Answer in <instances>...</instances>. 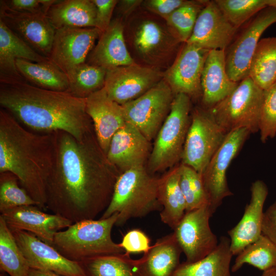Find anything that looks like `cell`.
Instances as JSON below:
<instances>
[{
  "label": "cell",
  "instance_id": "1",
  "mask_svg": "<svg viewBox=\"0 0 276 276\" xmlns=\"http://www.w3.org/2000/svg\"><path fill=\"white\" fill-rule=\"evenodd\" d=\"M54 133L56 154L46 183V209L73 223L95 219L109 204L121 173L94 131L81 141L64 131Z\"/></svg>",
  "mask_w": 276,
  "mask_h": 276
},
{
  "label": "cell",
  "instance_id": "2",
  "mask_svg": "<svg viewBox=\"0 0 276 276\" xmlns=\"http://www.w3.org/2000/svg\"><path fill=\"white\" fill-rule=\"evenodd\" d=\"M0 105L35 132L62 131L81 141L94 131L86 99L67 91L42 89L26 81L0 83Z\"/></svg>",
  "mask_w": 276,
  "mask_h": 276
},
{
  "label": "cell",
  "instance_id": "3",
  "mask_svg": "<svg viewBox=\"0 0 276 276\" xmlns=\"http://www.w3.org/2000/svg\"><path fill=\"white\" fill-rule=\"evenodd\" d=\"M56 154L55 133H40L21 125L0 109V173L10 172L20 186L46 210L45 188Z\"/></svg>",
  "mask_w": 276,
  "mask_h": 276
},
{
  "label": "cell",
  "instance_id": "4",
  "mask_svg": "<svg viewBox=\"0 0 276 276\" xmlns=\"http://www.w3.org/2000/svg\"><path fill=\"white\" fill-rule=\"evenodd\" d=\"M159 178L150 173L145 166L122 173L116 182L110 203L100 219L118 213L115 225L122 226L130 219L161 211L158 198Z\"/></svg>",
  "mask_w": 276,
  "mask_h": 276
},
{
  "label": "cell",
  "instance_id": "5",
  "mask_svg": "<svg viewBox=\"0 0 276 276\" xmlns=\"http://www.w3.org/2000/svg\"><path fill=\"white\" fill-rule=\"evenodd\" d=\"M118 213L99 220L87 219L72 224L57 232L52 246L67 259L81 262L87 259L125 252L111 238Z\"/></svg>",
  "mask_w": 276,
  "mask_h": 276
},
{
  "label": "cell",
  "instance_id": "6",
  "mask_svg": "<svg viewBox=\"0 0 276 276\" xmlns=\"http://www.w3.org/2000/svg\"><path fill=\"white\" fill-rule=\"evenodd\" d=\"M190 97L174 96L170 111L158 131L147 162L151 174L171 169L181 160L190 126Z\"/></svg>",
  "mask_w": 276,
  "mask_h": 276
},
{
  "label": "cell",
  "instance_id": "7",
  "mask_svg": "<svg viewBox=\"0 0 276 276\" xmlns=\"http://www.w3.org/2000/svg\"><path fill=\"white\" fill-rule=\"evenodd\" d=\"M263 98V90L248 76L228 96L209 109L227 133L246 128L254 133L259 131Z\"/></svg>",
  "mask_w": 276,
  "mask_h": 276
},
{
  "label": "cell",
  "instance_id": "8",
  "mask_svg": "<svg viewBox=\"0 0 276 276\" xmlns=\"http://www.w3.org/2000/svg\"><path fill=\"white\" fill-rule=\"evenodd\" d=\"M227 133L216 122L209 109H195L191 119L181 163L202 175Z\"/></svg>",
  "mask_w": 276,
  "mask_h": 276
},
{
  "label": "cell",
  "instance_id": "9",
  "mask_svg": "<svg viewBox=\"0 0 276 276\" xmlns=\"http://www.w3.org/2000/svg\"><path fill=\"white\" fill-rule=\"evenodd\" d=\"M174 96L163 79L140 97L122 105L126 122L151 142L169 113Z\"/></svg>",
  "mask_w": 276,
  "mask_h": 276
},
{
  "label": "cell",
  "instance_id": "10",
  "mask_svg": "<svg viewBox=\"0 0 276 276\" xmlns=\"http://www.w3.org/2000/svg\"><path fill=\"white\" fill-rule=\"evenodd\" d=\"M250 133L246 128L229 132L201 175L213 214L225 198L233 195L228 186L226 171Z\"/></svg>",
  "mask_w": 276,
  "mask_h": 276
},
{
  "label": "cell",
  "instance_id": "11",
  "mask_svg": "<svg viewBox=\"0 0 276 276\" xmlns=\"http://www.w3.org/2000/svg\"><path fill=\"white\" fill-rule=\"evenodd\" d=\"M276 22V9L267 7L252 19L227 48L226 68L230 79L237 83L248 76L250 63L263 32Z\"/></svg>",
  "mask_w": 276,
  "mask_h": 276
},
{
  "label": "cell",
  "instance_id": "12",
  "mask_svg": "<svg viewBox=\"0 0 276 276\" xmlns=\"http://www.w3.org/2000/svg\"><path fill=\"white\" fill-rule=\"evenodd\" d=\"M101 35L97 28H63L55 30L49 59L69 81L87 57Z\"/></svg>",
  "mask_w": 276,
  "mask_h": 276
},
{
  "label": "cell",
  "instance_id": "13",
  "mask_svg": "<svg viewBox=\"0 0 276 276\" xmlns=\"http://www.w3.org/2000/svg\"><path fill=\"white\" fill-rule=\"evenodd\" d=\"M213 215L209 205L186 212L174 230L186 262L200 260L217 246V237L212 231L209 223Z\"/></svg>",
  "mask_w": 276,
  "mask_h": 276
},
{
  "label": "cell",
  "instance_id": "14",
  "mask_svg": "<svg viewBox=\"0 0 276 276\" xmlns=\"http://www.w3.org/2000/svg\"><path fill=\"white\" fill-rule=\"evenodd\" d=\"M163 79V73L136 63L107 70L104 89L122 105L142 96Z\"/></svg>",
  "mask_w": 276,
  "mask_h": 276
},
{
  "label": "cell",
  "instance_id": "15",
  "mask_svg": "<svg viewBox=\"0 0 276 276\" xmlns=\"http://www.w3.org/2000/svg\"><path fill=\"white\" fill-rule=\"evenodd\" d=\"M0 19L36 52L49 58L56 30L47 14L19 12L0 4Z\"/></svg>",
  "mask_w": 276,
  "mask_h": 276
},
{
  "label": "cell",
  "instance_id": "16",
  "mask_svg": "<svg viewBox=\"0 0 276 276\" xmlns=\"http://www.w3.org/2000/svg\"><path fill=\"white\" fill-rule=\"evenodd\" d=\"M11 231L30 268L49 270L62 276H87L80 262L67 259L34 234Z\"/></svg>",
  "mask_w": 276,
  "mask_h": 276
},
{
  "label": "cell",
  "instance_id": "17",
  "mask_svg": "<svg viewBox=\"0 0 276 276\" xmlns=\"http://www.w3.org/2000/svg\"><path fill=\"white\" fill-rule=\"evenodd\" d=\"M209 51L185 43L174 63L163 73L174 95L184 94L190 97L201 91V78Z\"/></svg>",
  "mask_w": 276,
  "mask_h": 276
},
{
  "label": "cell",
  "instance_id": "18",
  "mask_svg": "<svg viewBox=\"0 0 276 276\" xmlns=\"http://www.w3.org/2000/svg\"><path fill=\"white\" fill-rule=\"evenodd\" d=\"M237 29L226 18L215 1H209L200 12L192 34L186 43L208 50L225 49Z\"/></svg>",
  "mask_w": 276,
  "mask_h": 276
},
{
  "label": "cell",
  "instance_id": "19",
  "mask_svg": "<svg viewBox=\"0 0 276 276\" xmlns=\"http://www.w3.org/2000/svg\"><path fill=\"white\" fill-rule=\"evenodd\" d=\"M41 210L36 205H25L6 210L1 215L11 230L31 233L52 246L55 234L73 223L60 216Z\"/></svg>",
  "mask_w": 276,
  "mask_h": 276
},
{
  "label": "cell",
  "instance_id": "20",
  "mask_svg": "<svg viewBox=\"0 0 276 276\" xmlns=\"http://www.w3.org/2000/svg\"><path fill=\"white\" fill-rule=\"evenodd\" d=\"M150 142L133 125L126 122L112 136L106 156L121 174L144 167L150 154Z\"/></svg>",
  "mask_w": 276,
  "mask_h": 276
},
{
  "label": "cell",
  "instance_id": "21",
  "mask_svg": "<svg viewBox=\"0 0 276 276\" xmlns=\"http://www.w3.org/2000/svg\"><path fill=\"white\" fill-rule=\"evenodd\" d=\"M250 191V200L245 208L242 218L228 232L233 256L238 255L262 234L263 206L268 195V189L263 181L257 180L252 183Z\"/></svg>",
  "mask_w": 276,
  "mask_h": 276
},
{
  "label": "cell",
  "instance_id": "22",
  "mask_svg": "<svg viewBox=\"0 0 276 276\" xmlns=\"http://www.w3.org/2000/svg\"><path fill=\"white\" fill-rule=\"evenodd\" d=\"M86 110L106 155L112 136L126 122L122 105L111 100L103 88L86 98Z\"/></svg>",
  "mask_w": 276,
  "mask_h": 276
},
{
  "label": "cell",
  "instance_id": "23",
  "mask_svg": "<svg viewBox=\"0 0 276 276\" xmlns=\"http://www.w3.org/2000/svg\"><path fill=\"white\" fill-rule=\"evenodd\" d=\"M98 39L87 57V63L106 70L136 63L127 50L124 27L120 19L112 20Z\"/></svg>",
  "mask_w": 276,
  "mask_h": 276
},
{
  "label": "cell",
  "instance_id": "24",
  "mask_svg": "<svg viewBox=\"0 0 276 276\" xmlns=\"http://www.w3.org/2000/svg\"><path fill=\"white\" fill-rule=\"evenodd\" d=\"M16 59L34 62L49 60L16 35L0 19V83L26 81L17 68Z\"/></svg>",
  "mask_w": 276,
  "mask_h": 276
},
{
  "label": "cell",
  "instance_id": "25",
  "mask_svg": "<svg viewBox=\"0 0 276 276\" xmlns=\"http://www.w3.org/2000/svg\"><path fill=\"white\" fill-rule=\"evenodd\" d=\"M238 83L232 81L228 75L225 51L210 50L201 78L203 103L212 107L228 96Z\"/></svg>",
  "mask_w": 276,
  "mask_h": 276
},
{
  "label": "cell",
  "instance_id": "26",
  "mask_svg": "<svg viewBox=\"0 0 276 276\" xmlns=\"http://www.w3.org/2000/svg\"><path fill=\"white\" fill-rule=\"evenodd\" d=\"M182 249L174 233L156 241L143 257L137 259L141 276H173L180 264Z\"/></svg>",
  "mask_w": 276,
  "mask_h": 276
},
{
  "label": "cell",
  "instance_id": "27",
  "mask_svg": "<svg viewBox=\"0 0 276 276\" xmlns=\"http://www.w3.org/2000/svg\"><path fill=\"white\" fill-rule=\"evenodd\" d=\"M180 166L177 165L159 178L158 198L162 206L161 221L175 229L183 218L186 202L180 183Z\"/></svg>",
  "mask_w": 276,
  "mask_h": 276
},
{
  "label": "cell",
  "instance_id": "28",
  "mask_svg": "<svg viewBox=\"0 0 276 276\" xmlns=\"http://www.w3.org/2000/svg\"><path fill=\"white\" fill-rule=\"evenodd\" d=\"M47 15L55 30L97 26V8L92 0H58Z\"/></svg>",
  "mask_w": 276,
  "mask_h": 276
},
{
  "label": "cell",
  "instance_id": "29",
  "mask_svg": "<svg viewBox=\"0 0 276 276\" xmlns=\"http://www.w3.org/2000/svg\"><path fill=\"white\" fill-rule=\"evenodd\" d=\"M230 245V239L221 237L210 254L196 262L180 264L173 276H232L230 265L233 255Z\"/></svg>",
  "mask_w": 276,
  "mask_h": 276
},
{
  "label": "cell",
  "instance_id": "30",
  "mask_svg": "<svg viewBox=\"0 0 276 276\" xmlns=\"http://www.w3.org/2000/svg\"><path fill=\"white\" fill-rule=\"evenodd\" d=\"M17 68L28 83L47 90L67 91L70 87L67 76L50 59L34 62L16 59Z\"/></svg>",
  "mask_w": 276,
  "mask_h": 276
},
{
  "label": "cell",
  "instance_id": "31",
  "mask_svg": "<svg viewBox=\"0 0 276 276\" xmlns=\"http://www.w3.org/2000/svg\"><path fill=\"white\" fill-rule=\"evenodd\" d=\"M133 45L137 53L145 60H153L170 49L175 41L157 22L145 20L136 28L133 35Z\"/></svg>",
  "mask_w": 276,
  "mask_h": 276
},
{
  "label": "cell",
  "instance_id": "32",
  "mask_svg": "<svg viewBox=\"0 0 276 276\" xmlns=\"http://www.w3.org/2000/svg\"><path fill=\"white\" fill-rule=\"evenodd\" d=\"M248 76L263 90L276 82V37L265 38L259 41Z\"/></svg>",
  "mask_w": 276,
  "mask_h": 276
},
{
  "label": "cell",
  "instance_id": "33",
  "mask_svg": "<svg viewBox=\"0 0 276 276\" xmlns=\"http://www.w3.org/2000/svg\"><path fill=\"white\" fill-rule=\"evenodd\" d=\"M80 262L87 276H141L137 260L126 252L95 257Z\"/></svg>",
  "mask_w": 276,
  "mask_h": 276
},
{
  "label": "cell",
  "instance_id": "34",
  "mask_svg": "<svg viewBox=\"0 0 276 276\" xmlns=\"http://www.w3.org/2000/svg\"><path fill=\"white\" fill-rule=\"evenodd\" d=\"M0 267L10 276H27L30 268L12 232L1 215Z\"/></svg>",
  "mask_w": 276,
  "mask_h": 276
},
{
  "label": "cell",
  "instance_id": "35",
  "mask_svg": "<svg viewBox=\"0 0 276 276\" xmlns=\"http://www.w3.org/2000/svg\"><path fill=\"white\" fill-rule=\"evenodd\" d=\"M244 264L251 265L263 271L276 266V245L262 234L237 255L232 271H237Z\"/></svg>",
  "mask_w": 276,
  "mask_h": 276
},
{
  "label": "cell",
  "instance_id": "36",
  "mask_svg": "<svg viewBox=\"0 0 276 276\" xmlns=\"http://www.w3.org/2000/svg\"><path fill=\"white\" fill-rule=\"evenodd\" d=\"M107 70L85 62L76 71L70 81L68 93L86 99L104 87Z\"/></svg>",
  "mask_w": 276,
  "mask_h": 276
},
{
  "label": "cell",
  "instance_id": "37",
  "mask_svg": "<svg viewBox=\"0 0 276 276\" xmlns=\"http://www.w3.org/2000/svg\"><path fill=\"white\" fill-rule=\"evenodd\" d=\"M208 2L189 1L165 19L172 34L179 42L186 43L188 40L198 14Z\"/></svg>",
  "mask_w": 276,
  "mask_h": 276
},
{
  "label": "cell",
  "instance_id": "38",
  "mask_svg": "<svg viewBox=\"0 0 276 276\" xmlns=\"http://www.w3.org/2000/svg\"><path fill=\"white\" fill-rule=\"evenodd\" d=\"M179 166V183L186 202V212L209 206L201 175L188 166L181 163Z\"/></svg>",
  "mask_w": 276,
  "mask_h": 276
},
{
  "label": "cell",
  "instance_id": "39",
  "mask_svg": "<svg viewBox=\"0 0 276 276\" xmlns=\"http://www.w3.org/2000/svg\"><path fill=\"white\" fill-rule=\"evenodd\" d=\"M17 177L6 172L0 173V212L25 205H36L37 203L19 186Z\"/></svg>",
  "mask_w": 276,
  "mask_h": 276
},
{
  "label": "cell",
  "instance_id": "40",
  "mask_svg": "<svg viewBox=\"0 0 276 276\" xmlns=\"http://www.w3.org/2000/svg\"><path fill=\"white\" fill-rule=\"evenodd\" d=\"M215 2L226 18L237 29L267 7L265 0H215Z\"/></svg>",
  "mask_w": 276,
  "mask_h": 276
},
{
  "label": "cell",
  "instance_id": "41",
  "mask_svg": "<svg viewBox=\"0 0 276 276\" xmlns=\"http://www.w3.org/2000/svg\"><path fill=\"white\" fill-rule=\"evenodd\" d=\"M259 131L262 142L276 135V82L263 90Z\"/></svg>",
  "mask_w": 276,
  "mask_h": 276
},
{
  "label": "cell",
  "instance_id": "42",
  "mask_svg": "<svg viewBox=\"0 0 276 276\" xmlns=\"http://www.w3.org/2000/svg\"><path fill=\"white\" fill-rule=\"evenodd\" d=\"M150 240L148 236L139 229L130 230L123 236L120 246L128 254H144L150 248Z\"/></svg>",
  "mask_w": 276,
  "mask_h": 276
},
{
  "label": "cell",
  "instance_id": "43",
  "mask_svg": "<svg viewBox=\"0 0 276 276\" xmlns=\"http://www.w3.org/2000/svg\"><path fill=\"white\" fill-rule=\"evenodd\" d=\"M58 0H1L2 4L12 10L24 13L47 14L49 8Z\"/></svg>",
  "mask_w": 276,
  "mask_h": 276
},
{
  "label": "cell",
  "instance_id": "44",
  "mask_svg": "<svg viewBox=\"0 0 276 276\" xmlns=\"http://www.w3.org/2000/svg\"><path fill=\"white\" fill-rule=\"evenodd\" d=\"M97 8L96 28L101 34L109 27L113 11L119 1L92 0Z\"/></svg>",
  "mask_w": 276,
  "mask_h": 276
},
{
  "label": "cell",
  "instance_id": "45",
  "mask_svg": "<svg viewBox=\"0 0 276 276\" xmlns=\"http://www.w3.org/2000/svg\"><path fill=\"white\" fill-rule=\"evenodd\" d=\"M189 2L185 0H148L145 1L144 5L149 11L165 19Z\"/></svg>",
  "mask_w": 276,
  "mask_h": 276
},
{
  "label": "cell",
  "instance_id": "46",
  "mask_svg": "<svg viewBox=\"0 0 276 276\" xmlns=\"http://www.w3.org/2000/svg\"><path fill=\"white\" fill-rule=\"evenodd\" d=\"M262 233L276 245V201L264 212Z\"/></svg>",
  "mask_w": 276,
  "mask_h": 276
},
{
  "label": "cell",
  "instance_id": "47",
  "mask_svg": "<svg viewBox=\"0 0 276 276\" xmlns=\"http://www.w3.org/2000/svg\"><path fill=\"white\" fill-rule=\"evenodd\" d=\"M143 2L141 0H122L118 2V8L124 16H128Z\"/></svg>",
  "mask_w": 276,
  "mask_h": 276
},
{
  "label": "cell",
  "instance_id": "48",
  "mask_svg": "<svg viewBox=\"0 0 276 276\" xmlns=\"http://www.w3.org/2000/svg\"><path fill=\"white\" fill-rule=\"evenodd\" d=\"M27 276H62L52 271L30 268Z\"/></svg>",
  "mask_w": 276,
  "mask_h": 276
},
{
  "label": "cell",
  "instance_id": "49",
  "mask_svg": "<svg viewBox=\"0 0 276 276\" xmlns=\"http://www.w3.org/2000/svg\"><path fill=\"white\" fill-rule=\"evenodd\" d=\"M261 276H276V266L264 271Z\"/></svg>",
  "mask_w": 276,
  "mask_h": 276
},
{
  "label": "cell",
  "instance_id": "50",
  "mask_svg": "<svg viewBox=\"0 0 276 276\" xmlns=\"http://www.w3.org/2000/svg\"><path fill=\"white\" fill-rule=\"evenodd\" d=\"M267 7H271L276 9V0H265Z\"/></svg>",
  "mask_w": 276,
  "mask_h": 276
}]
</instances>
